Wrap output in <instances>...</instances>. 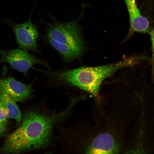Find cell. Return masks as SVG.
Instances as JSON below:
<instances>
[{"mask_svg": "<svg viewBox=\"0 0 154 154\" xmlns=\"http://www.w3.org/2000/svg\"><path fill=\"white\" fill-rule=\"evenodd\" d=\"M74 102L57 113H45L36 109L27 111L17 129L7 136L0 153L17 154L47 146L51 140L54 128L69 114Z\"/></svg>", "mask_w": 154, "mask_h": 154, "instance_id": "obj_1", "label": "cell"}, {"mask_svg": "<svg viewBox=\"0 0 154 154\" xmlns=\"http://www.w3.org/2000/svg\"><path fill=\"white\" fill-rule=\"evenodd\" d=\"M145 60V56H135L110 64L51 72L48 75L53 79L77 87L96 97L105 79L121 68L136 65Z\"/></svg>", "mask_w": 154, "mask_h": 154, "instance_id": "obj_2", "label": "cell"}, {"mask_svg": "<svg viewBox=\"0 0 154 154\" xmlns=\"http://www.w3.org/2000/svg\"><path fill=\"white\" fill-rule=\"evenodd\" d=\"M47 31V38L70 46L82 53L83 40L76 21L51 24Z\"/></svg>", "mask_w": 154, "mask_h": 154, "instance_id": "obj_3", "label": "cell"}, {"mask_svg": "<svg viewBox=\"0 0 154 154\" xmlns=\"http://www.w3.org/2000/svg\"><path fill=\"white\" fill-rule=\"evenodd\" d=\"M4 22L14 32L17 43L21 49L26 51L37 50L39 34L36 27L31 21V17L21 24H17L7 19H5Z\"/></svg>", "mask_w": 154, "mask_h": 154, "instance_id": "obj_4", "label": "cell"}, {"mask_svg": "<svg viewBox=\"0 0 154 154\" xmlns=\"http://www.w3.org/2000/svg\"><path fill=\"white\" fill-rule=\"evenodd\" d=\"M0 63H8L12 68L26 74L27 71L36 64L47 67L44 61L38 59L26 51L19 49L9 51L0 49Z\"/></svg>", "mask_w": 154, "mask_h": 154, "instance_id": "obj_5", "label": "cell"}, {"mask_svg": "<svg viewBox=\"0 0 154 154\" xmlns=\"http://www.w3.org/2000/svg\"><path fill=\"white\" fill-rule=\"evenodd\" d=\"M0 89L11 96L16 102H24L32 97L31 84L26 85L9 77L0 78Z\"/></svg>", "mask_w": 154, "mask_h": 154, "instance_id": "obj_6", "label": "cell"}, {"mask_svg": "<svg viewBox=\"0 0 154 154\" xmlns=\"http://www.w3.org/2000/svg\"><path fill=\"white\" fill-rule=\"evenodd\" d=\"M129 13L130 28L129 32L124 40L129 39L135 32L148 33L149 23L148 19L141 14L137 5L135 0H124Z\"/></svg>", "mask_w": 154, "mask_h": 154, "instance_id": "obj_7", "label": "cell"}, {"mask_svg": "<svg viewBox=\"0 0 154 154\" xmlns=\"http://www.w3.org/2000/svg\"><path fill=\"white\" fill-rule=\"evenodd\" d=\"M93 140L88 148L87 153H117L120 151L119 145L108 133L101 134Z\"/></svg>", "mask_w": 154, "mask_h": 154, "instance_id": "obj_8", "label": "cell"}, {"mask_svg": "<svg viewBox=\"0 0 154 154\" xmlns=\"http://www.w3.org/2000/svg\"><path fill=\"white\" fill-rule=\"evenodd\" d=\"M0 100L2 102L9 119L15 120L17 124L20 125L23 117L16 101L5 92L0 89Z\"/></svg>", "mask_w": 154, "mask_h": 154, "instance_id": "obj_9", "label": "cell"}, {"mask_svg": "<svg viewBox=\"0 0 154 154\" xmlns=\"http://www.w3.org/2000/svg\"><path fill=\"white\" fill-rule=\"evenodd\" d=\"M52 46L58 51L65 62L73 60L81 56L82 53L69 46L63 44L49 38H47Z\"/></svg>", "mask_w": 154, "mask_h": 154, "instance_id": "obj_10", "label": "cell"}, {"mask_svg": "<svg viewBox=\"0 0 154 154\" xmlns=\"http://www.w3.org/2000/svg\"><path fill=\"white\" fill-rule=\"evenodd\" d=\"M151 43V50L152 56L150 61L152 66V77L154 78V28L149 32Z\"/></svg>", "mask_w": 154, "mask_h": 154, "instance_id": "obj_11", "label": "cell"}, {"mask_svg": "<svg viewBox=\"0 0 154 154\" xmlns=\"http://www.w3.org/2000/svg\"><path fill=\"white\" fill-rule=\"evenodd\" d=\"M8 119L7 112L2 102L0 100V121L7 123Z\"/></svg>", "mask_w": 154, "mask_h": 154, "instance_id": "obj_12", "label": "cell"}, {"mask_svg": "<svg viewBox=\"0 0 154 154\" xmlns=\"http://www.w3.org/2000/svg\"><path fill=\"white\" fill-rule=\"evenodd\" d=\"M7 123L0 121V136L2 135L5 132Z\"/></svg>", "mask_w": 154, "mask_h": 154, "instance_id": "obj_13", "label": "cell"}]
</instances>
